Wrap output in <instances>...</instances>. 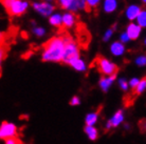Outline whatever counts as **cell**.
<instances>
[{
    "label": "cell",
    "instance_id": "6da1fadb",
    "mask_svg": "<svg viewBox=\"0 0 146 144\" xmlns=\"http://www.w3.org/2000/svg\"><path fill=\"white\" fill-rule=\"evenodd\" d=\"M66 42L62 36L52 37L42 45V61H54L62 62V56L65 52Z\"/></svg>",
    "mask_w": 146,
    "mask_h": 144
},
{
    "label": "cell",
    "instance_id": "7a4b0ae2",
    "mask_svg": "<svg viewBox=\"0 0 146 144\" xmlns=\"http://www.w3.org/2000/svg\"><path fill=\"white\" fill-rule=\"evenodd\" d=\"M62 38L66 42L65 46V52L62 56V62L67 64H72L74 61H76L77 59H80V50H78V45L73 40V38L70 36L69 34H67L66 31H62Z\"/></svg>",
    "mask_w": 146,
    "mask_h": 144
},
{
    "label": "cell",
    "instance_id": "3957f363",
    "mask_svg": "<svg viewBox=\"0 0 146 144\" xmlns=\"http://www.w3.org/2000/svg\"><path fill=\"white\" fill-rule=\"evenodd\" d=\"M92 66H96L101 74L108 76V77L117 76V74L119 73V66L112 62H110L109 60H107L102 55H98L95 57L93 63H92Z\"/></svg>",
    "mask_w": 146,
    "mask_h": 144
},
{
    "label": "cell",
    "instance_id": "277c9868",
    "mask_svg": "<svg viewBox=\"0 0 146 144\" xmlns=\"http://www.w3.org/2000/svg\"><path fill=\"white\" fill-rule=\"evenodd\" d=\"M76 36L77 40H78V45L80 47H83V48H87V45L89 43V41L91 40V36L89 32L87 31V27L84 23H80L78 22L76 24Z\"/></svg>",
    "mask_w": 146,
    "mask_h": 144
},
{
    "label": "cell",
    "instance_id": "5b68a950",
    "mask_svg": "<svg viewBox=\"0 0 146 144\" xmlns=\"http://www.w3.org/2000/svg\"><path fill=\"white\" fill-rule=\"evenodd\" d=\"M17 136V127L15 124L7 121H3L0 126V138L2 140H7L10 138H16Z\"/></svg>",
    "mask_w": 146,
    "mask_h": 144
},
{
    "label": "cell",
    "instance_id": "8992f818",
    "mask_svg": "<svg viewBox=\"0 0 146 144\" xmlns=\"http://www.w3.org/2000/svg\"><path fill=\"white\" fill-rule=\"evenodd\" d=\"M27 7H28V2H25L22 0H17L11 7L10 10L7 11V13L10 16L14 17V16H20L26 12Z\"/></svg>",
    "mask_w": 146,
    "mask_h": 144
},
{
    "label": "cell",
    "instance_id": "52a82bcc",
    "mask_svg": "<svg viewBox=\"0 0 146 144\" xmlns=\"http://www.w3.org/2000/svg\"><path fill=\"white\" fill-rule=\"evenodd\" d=\"M33 7L36 10L38 13H40L44 16H48L50 15L52 12L54 11L55 7H53L52 4L48 3V2H41V3H33Z\"/></svg>",
    "mask_w": 146,
    "mask_h": 144
},
{
    "label": "cell",
    "instance_id": "ba28073f",
    "mask_svg": "<svg viewBox=\"0 0 146 144\" xmlns=\"http://www.w3.org/2000/svg\"><path fill=\"white\" fill-rule=\"evenodd\" d=\"M123 120H124V115H123V111H117L114 115H113V117L111 118V119L107 122L106 124V130L108 132V130H110V127H117V125H120L121 123L123 122Z\"/></svg>",
    "mask_w": 146,
    "mask_h": 144
},
{
    "label": "cell",
    "instance_id": "9c48e42d",
    "mask_svg": "<svg viewBox=\"0 0 146 144\" xmlns=\"http://www.w3.org/2000/svg\"><path fill=\"white\" fill-rule=\"evenodd\" d=\"M74 24H75V15L74 14L68 13V14H65L62 16V29H70Z\"/></svg>",
    "mask_w": 146,
    "mask_h": 144
},
{
    "label": "cell",
    "instance_id": "30bf717a",
    "mask_svg": "<svg viewBox=\"0 0 146 144\" xmlns=\"http://www.w3.org/2000/svg\"><path fill=\"white\" fill-rule=\"evenodd\" d=\"M141 32V26L137 25L135 23H130L127 27V35L129 39H137Z\"/></svg>",
    "mask_w": 146,
    "mask_h": 144
},
{
    "label": "cell",
    "instance_id": "8fae6325",
    "mask_svg": "<svg viewBox=\"0 0 146 144\" xmlns=\"http://www.w3.org/2000/svg\"><path fill=\"white\" fill-rule=\"evenodd\" d=\"M117 76H111V77H102L100 80V86L103 90V92H107L110 85L112 84L113 80L115 79Z\"/></svg>",
    "mask_w": 146,
    "mask_h": 144
},
{
    "label": "cell",
    "instance_id": "7c38bea8",
    "mask_svg": "<svg viewBox=\"0 0 146 144\" xmlns=\"http://www.w3.org/2000/svg\"><path fill=\"white\" fill-rule=\"evenodd\" d=\"M141 9L137 5H131L127 9V12H126V15H127V18L129 20H133V19L138 18V16L141 14Z\"/></svg>",
    "mask_w": 146,
    "mask_h": 144
},
{
    "label": "cell",
    "instance_id": "4fadbf2b",
    "mask_svg": "<svg viewBox=\"0 0 146 144\" xmlns=\"http://www.w3.org/2000/svg\"><path fill=\"white\" fill-rule=\"evenodd\" d=\"M101 109H98L95 113H90L86 116V126H93L98 121V117L100 115Z\"/></svg>",
    "mask_w": 146,
    "mask_h": 144
},
{
    "label": "cell",
    "instance_id": "5bb4252c",
    "mask_svg": "<svg viewBox=\"0 0 146 144\" xmlns=\"http://www.w3.org/2000/svg\"><path fill=\"white\" fill-rule=\"evenodd\" d=\"M146 88V77H144L143 79H141V81H140L139 85L137 86V88L135 90H133L131 92V95H130V97L132 98V96L133 97H137V96H139V95H141L145 90Z\"/></svg>",
    "mask_w": 146,
    "mask_h": 144
},
{
    "label": "cell",
    "instance_id": "9a60e30c",
    "mask_svg": "<svg viewBox=\"0 0 146 144\" xmlns=\"http://www.w3.org/2000/svg\"><path fill=\"white\" fill-rule=\"evenodd\" d=\"M110 50H111V53H112L113 55L120 56V55H122L123 53H124L125 47L122 42H114V43H112V45H111V47H110Z\"/></svg>",
    "mask_w": 146,
    "mask_h": 144
},
{
    "label": "cell",
    "instance_id": "2e32d148",
    "mask_svg": "<svg viewBox=\"0 0 146 144\" xmlns=\"http://www.w3.org/2000/svg\"><path fill=\"white\" fill-rule=\"evenodd\" d=\"M85 133L87 134V136L89 137V139L92 141H95L96 139H98V130H96V128H94L93 126H86L85 127Z\"/></svg>",
    "mask_w": 146,
    "mask_h": 144
},
{
    "label": "cell",
    "instance_id": "e0dca14e",
    "mask_svg": "<svg viewBox=\"0 0 146 144\" xmlns=\"http://www.w3.org/2000/svg\"><path fill=\"white\" fill-rule=\"evenodd\" d=\"M50 23H51L52 25H54V26H57V27H59V29H62V17L60 16V15H53V16H51L50 17Z\"/></svg>",
    "mask_w": 146,
    "mask_h": 144
},
{
    "label": "cell",
    "instance_id": "ac0fdd59",
    "mask_svg": "<svg viewBox=\"0 0 146 144\" xmlns=\"http://www.w3.org/2000/svg\"><path fill=\"white\" fill-rule=\"evenodd\" d=\"M104 9L107 13H111L117 9V1L115 0H105Z\"/></svg>",
    "mask_w": 146,
    "mask_h": 144
},
{
    "label": "cell",
    "instance_id": "d6986e66",
    "mask_svg": "<svg viewBox=\"0 0 146 144\" xmlns=\"http://www.w3.org/2000/svg\"><path fill=\"white\" fill-rule=\"evenodd\" d=\"M74 0H56V3L64 10H70V7H72Z\"/></svg>",
    "mask_w": 146,
    "mask_h": 144
},
{
    "label": "cell",
    "instance_id": "ffe728a7",
    "mask_svg": "<svg viewBox=\"0 0 146 144\" xmlns=\"http://www.w3.org/2000/svg\"><path fill=\"white\" fill-rule=\"evenodd\" d=\"M99 2L100 0H86V9H85V11L87 13H90L92 7H96Z\"/></svg>",
    "mask_w": 146,
    "mask_h": 144
},
{
    "label": "cell",
    "instance_id": "44dd1931",
    "mask_svg": "<svg viewBox=\"0 0 146 144\" xmlns=\"http://www.w3.org/2000/svg\"><path fill=\"white\" fill-rule=\"evenodd\" d=\"M137 21L139 23V25L141 27H145L146 26V11H142L141 14L138 16Z\"/></svg>",
    "mask_w": 146,
    "mask_h": 144
},
{
    "label": "cell",
    "instance_id": "7402d4cb",
    "mask_svg": "<svg viewBox=\"0 0 146 144\" xmlns=\"http://www.w3.org/2000/svg\"><path fill=\"white\" fill-rule=\"evenodd\" d=\"M71 66H73L76 71H80V72L85 71V63H84V61L80 60V59H77L76 61L73 62L72 64H71Z\"/></svg>",
    "mask_w": 146,
    "mask_h": 144
},
{
    "label": "cell",
    "instance_id": "603a6c76",
    "mask_svg": "<svg viewBox=\"0 0 146 144\" xmlns=\"http://www.w3.org/2000/svg\"><path fill=\"white\" fill-rule=\"evenodd\" d=\"M16 1H17V0H1V3H2V5L4 7L5 11H9L10 7H11Z\"/></svg>",
    "mask_w": 146,
    "mask_h": 144
},
{
    "label": "cell",
    "instance_id": "cb8c5ba5",
    "mask_svg": "<svg viewBox=\"0 0 146 144\" xmlns=\"http://www.w3.org/2000/svg\"><path fill=\"white\" fill-rule=\"evenodd\" d=\"M5 144H22L18 138H10L5 140Z\"/></svg>",
    "mask_w": 146,
    "mask_h": 144
},
{
    "label": "cell",
    "instance_id": "d4e9b609",
    "mask_svg": "<svg viewBox=\"0 0 146 144\" xmlns=\"http://www.w3.org/2000/svg\"><path fill=\"white\" fill-rule=\"evenodd\" d=\"M137 64L139 65V66H143V65L146 64V56H141L137 59Z\"/></svg>",
    "mask_w": 146,
    "mask_h": 144
},
{
    "label": "cell",
    "instance_id": "484cf974",
    "mask_svg": "<svg viewBox=\"0 0 146 144\" xmlns=\"http://www.w3.org/2000/svg\"><path fill=\"white\" fill-rule=\"evenodd\" d=\"M139 83H140V80H139V79H137V78H133V79L130 80V82H129V84H130V86L132 87V90L137 88V86L139 85Z\"/></svg>",
    "mask_w": 146,
    "mask_h": 144
},
{
    "label": "cell",
    "instance_id": "4316f807",
    "mask_svg": "<svg viewBox=\"0 0 146 144\" xmlns=\"http://www.w3.org/2000/svg\"><path fill=\"white\" fill-rule=\"evenodd\" d=\"M139 127H140V130H141L142 133H146V119H142L140 121Z\"/></svg>",
    "mask_w": 146,
    "mask_h": 144
},
{
    "label": "cell",
    "instance_id": "83f0119b",
    "mask_svg": "<svg viewBox=\"0 0 146 144\" xmlns=\"http://www.w3.org/2000/svg\"><path fill=\"white\" fill-rule=\"evenodd\" d=\"M119 83H120V86H121V88H122V90H127L128 83L126 82V80H124V79H120Z\"/></svg>",
    "mask_w": 146,
    "mask_h": 144
},
{
    "label": "cell",
    "instance_id": "f1b7e54d",
    "mask_svg": "<svg viewBox=\"0 0 146 144\" xmlns=\"http://www.w3.org/2000/svg\"><path fill=\"white\" fill-rule=\"evenodd\" d=\"M33 32L36 36H42V35L44 34V29H41V27H36V29H33Z\"/></svg>",
    "mask_w": 146,
    "mask_h": 144
},
{
    "label": "cell",
    "instance_id": "f546056e",
    "mask_svg": "<svg viewBox=\"0 0 146 144\" xmlns=\"http://www.w3.org/2000/svg\"><path fill=\"white\" fill-rule=\"evenodd\" d=\"M80 103V98L78 97H73L72 99H71V101H70V104L71 105H78Z\"/></svg>",
    "mask_w": 146,
    "mask_h": 144
},
{
    "label": "cell",
    "instance_id": "4dcf8cb0",
    "mask_svg": "<svg viewBox=\"0 0 146 144\" xmlns=\"http://www.w3.org/2000/svg\"><path fill=\"white\" fill-rule=\"evenodd\" d=\"M112 29H109V31H107V33L105 34V37H104V41H107V40L109 39L110 38V36L112 35Z\"/></svg>",
    "mask_w": 146,
    "mask_h": 144
},
{
    "label": "cell",
    "instance_id": "1f68e13d",
    "mask_svg": "<svg viewBox=\"0 0 146 144\" xmlns=\"http://www.w3.org/2000/svg\"><path fill=\"white\" fill-rule=\"evenodd\" d=\"M128 40H129V37H128L127 33H125V34H123V35L121 36V41H122V42H127Z\"/></svg>",
    "mask_w": 146,
    "mask_h": 144
},
{
    "label": "cell",
    "instance_id": "d6a6232c",
    "mask_svg": "<svg viewBox=\"0 0 146 144\" xmlns=\"http://www.w3.org/2000/svg\"><path fill=\"white\" fill-rule=\"evenodd\" d=\"M143 2H144V3H146V0H142Z\"/></svg>",
    "mask_w": 146,
    "mask_h": 144
},
{
    "label": "cell",
    "instance_id": "836d02e7",
    "mask_svg": "<svg viewBox=\"0 0 146 144\" xmlns=\"http://www.w3.org/2000/svg\"><path fill=\"white\" fill-rule=\"evenodd\" d=\"M145 43H146V41H145Z\"/></svg>",
    "mask_w": 146,
    "mask_h": 144
}]
</instances>
